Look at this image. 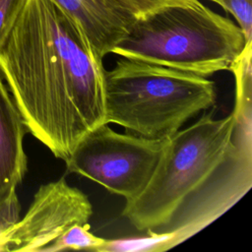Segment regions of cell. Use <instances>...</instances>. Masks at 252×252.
<instances>
[{"instance_id": "cell-1", "label": "cell", "mask_w": 252, "mask_h": 252, "mask_svg": "<svg viewBox=\"0 0 252 252\" xmlns=\"http://www.w3.org/2000/svg\"><path fill=\"white\" fill-rule=\"evenodd\" d=\"M102 59L53 0H22L0 38V72L27 130L58 158L106 123Z\"/></svg>"}, {"instance_id": "cell-2", "label": "cell", "mask_w": 252, "mask_h": 252, "mask_svg": "<svg viewBox=\"0 0 252 252\" xmlns=\"http://www.w3.org/2000/svg\"><path fill=\"white\" fill-rule=\"evenodd\" d=\"M246 42L231 20L194 0L139 16L111 53L209 77L229 70Z\"/></svg>"}, {"instance_id": "cell-3", "label": "cell", "mask_w": 252, "mask_h": 252, "mask_svg": "<svg viewBox=\"0 0 252 252\" xmlns=\"http://www.w3.org/2000/svg\"><path fill=\"white\" fill-rule=\"evenodd\" d=\"M216 99L215 83L193 73L125 57L105 71L106 123L145 138H169Z\"/></svg>"}, {"instance_id": "cell-4", "label": "cell", "mask_w": 252, "mask_h": 252, "mask_svg": "<svg viewBox=\"0 0 252 252\" xmlns=\"http://www.w3.org/2000/svg\"><path fill=\"white\" fill-rule=\"evenodd\" d=\"M210 111L165 139L151 179L122 216L139 231L157 232L180 206L220 167L235 147L232 114L220 119Z\"/></svg>"}, {"instance_id": "cell-5", "label": "cell", "mask_w": 252, "mask_h": 252, "mask_svg": "<svg viewBox=\"0 0 252 252\" xmlns=\"http://www.w3.org/2000/svg\"><path fill=\"white\" fill-rule=\"evenodd\" d=\"M164 143L165 139L121 134L104 123L87 133L64 161L69 172L129 201L147 186Z\"/></svg>"}, {"instance_id": "cell-6", "label": "cell", "mask_w": 252, "mask_h": 252, "mask_svg": "<svg viewBox=\"0 0 252 252\" xmlns=\"http://www.w3.org/2000/svg\"><path fill=\"white\" fill-rule=\"evenodd\" d=\"M252 186V150L235 144L214 175L176 211L169 222L157 232H169L166 250L180 244L208 226Z\"/></svg>"}, {"instance_id": "cell-7", "label": "cell", "mask_w": 252, "mask_h": 252, "mask_svg": "<svg viewBox=\"0 0 252 252\" xmlns=\"http://www.w3.org/2000/svg\"><path fill=\"white\" fill-rule=\"evenodd\" d=\"M93 207L88 196L64 177L41 185L25 216L6 238V251L44 252L66 229L88 224Z\"/></svg>"}, {"instance_id": "cell-8", "label": "cell", "mask_w": 252, "mask_h": 252, "mask_svg": "<svg viewBox=\"0 0 252 252\" xmlns=\"http://www.w3.org/2000/svg\"><path fill=\"white\" fill-rule=\"evenodd\" d=\"M27 127L0 72V201L16 192L27 169Z\"/></svg>"}, {"instance_id": "cell-9", "label": "cell", "mask_w": 252, "mask_h": 252, "mask_svg": "<svg viewBox=\"0 0 252 252\" xmlns=\"http://www.w3.org/2000/svg\"><path fill=\"white\" fill-rule=\"evenodd\" d=\"M79 25L87 39L103 58L126 32L128 26L97 0H53Z\"/></svg>"}, {"instance_id": "cell-10", "label": "cell", "mask_w": 252, "mask_h": 252, "mask_svg": "<svg viewBox=\"0 0 252 252\" xmlns=\"http://www.w3.org/2000/svg\"><path fill=\"white\" fill-rule=\"evenodd\" d=\"M147 236L105 239L96 252H161L166 250L169 232H146Z\"/></svg>"}, {"instance_id": "cell-11", "label": "cell", "mask_w": 252, "mask_h": 252, "mask_svg": "<svg viewBox=\"0 0 252 252\" xmlns=\"http://www.w3.org/2000/svg\"><path fill=\"white\" fill-rule=\"evenodd\" d=\"M90 223L74 224L70 226L56 238L44 252L67 250L97 251V249L103 245L105 239L93 234L90 231Z\"/></svg>"}, {"instance_id": "cell-12", "label": "cell", "mask_w": 252, "mask_h": 252, "mask_svg": "<svg viewBox=\"0 0 252 252\" xmlns=\"http://www.w3.org/2000/svg\"><path fill=\"white\" fill-rule=\"evenodd\" d=\"M120 18L128 28L139 16L167 4L185 3L194 0H97Z\"/></svg>"}, {"instance_id": "cell-13", "label": "cell", "mask_w": 252, "mask_h": 252, "mask_svg": "<svg viewBox=\"0 0 252 252\" xmlns=\"http://www.w3.org/2000/svg\"><path fill=\"white\" fill-rule=\"evenodd\" d=\"M231 14L244 33L246 41H252V0H211Z\"/></svg>"}, {"instance_id": "cell-14", "label": "cell", "mask_w": 252, "mask_h": 252, "mask_svg": "<svg viewBox=\"0 0 252 252\" xmlns=\"http://www.w3.org/2000/svg\"><path fill=\"white\" fill-rule=\"evenodd\" d=\"M21 206L17 192L0 201V251H6L8 232L20 219Z\"/></svg>"}, {"instance_id": "cell-15", "label": "cell", "mask_w": 252, "mask_h": 252, "mask_svg": "<svg viewBox=\"0 0 252 252\" xmlns=\"http://www.w3.org/2000/svg\"><path fill=\"white\" fill-rule=\"evenodd\" d=\"M22 0H0V38L13 21Z\"/></svg>"}]
</instances>
